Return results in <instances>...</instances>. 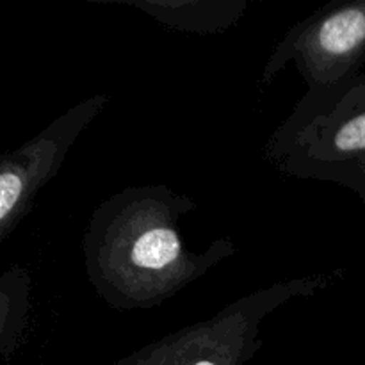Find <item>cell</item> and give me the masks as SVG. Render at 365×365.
<instances>
[{"instance_id":"cell-2","label":"cell","mask_w":365,"mask_h":365,"mask_svg":"<svg viewBox=\"0 0 365 365\" xmlns=\"http://www.w3.org/2000/svg\"><path fill=\"white\" fill-rule=\"evenodd\" d=\"M337 278L335 271L282 280L237 298L200 323L168 334L113 365H242L262 348L260 324L294 299L312 298Z\"/></svg>"},{"instance_id":"cell-5","label":"cell","mask_w":365,"mask_h":365,"mask_svg":"<svg viewBox=\"0 0 365 365\" xmlns=\"http://www.w3.org/2000/svg\"><path fill=\"white\" fill-rule=\"evenodd\" d=\"M143 11L173 31L189 34H221L245 18L246 0H91Z\"/></svg>"},{"instance_id":"cell-1","label":"cell","mask_w":365,"mask_h":365,"mask_svg":"<svg viewBox=\"0 0 365 365\" xmlns=\"http://www.w3.org/2000/svg\"><path fill=\"white\" fill-rule=\"evenodd\" d=\"M170 185H130L103 200L82 239L89 284L110 309L130 312L163 305L214 266L235 255L221 237L203 252L185 246L178 220L196 210Z\"/></svg>"},{"instance_id":"cell-3","label":"cell","mask_w":365,"mask_h":365,"mask_svg":"<svg viewBox=\"0 0 365 365\" xmlns=\"http://www.w3.org/2000/svg\"><path fill=\"white\" fill-rule=\"evenodd\" d=\"M364 56L365 2L328 4L292 25L278 41L260 75V89L292 63L307 91H334L351 82Z\"/></svg>"},{"instance_id":"cell-4","label":"cell","mask_w":365,"mask_h":365,"mask_svg":"<svg viewBox=\"0 0 365 365\" xmlns=\"http://www.w3.org/2000/svg\"><path fill=\"white\" fill-rule=\"evenodd\" d=\"M109 102L93 95L64 110L34 138L0 155V242L29 214L38 192L59 173L82 132Z\"/></svg>"}]
</instances>
